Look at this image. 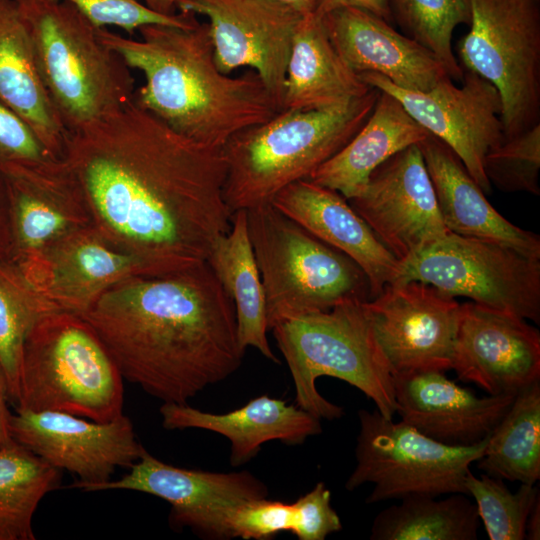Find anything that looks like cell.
<instances>
[{
	"label": "cell",
	"mask_w": 540,
	"mask_h": 540,
	"mask_svg": "<svg viewBox=\"0 0 540 540\" xmlns=\"http://www.w3.org/2000/svg\"><path fill=\"white\" fill-rule=\"evenodd\" d=\"M136 275L150 274L92 224L51 247L27 280L60 310L81 315L109 288Z\"/></svg>",
	"instance_id": "obj_22"
},
{
	"label": "cell",
	"mask_w": 540,
	"mask_h": 540,
	"mask_svg": "<svg viewBox=\"0 0 540 540\" xmlns=\"http://www.w3.org/2000/svg\"><path fill=\"white\" fill-rule=\"evenodd\" d=\"M340 7L360 8L373 13L388 23L393 21L388 0H318L315 14L322 17L331 10Z\"/></svg>",
	"instance_id": "obj_41"
},
{
	"label": "cell",
	"mask_w": 540,
	"mask_h": 540,
	"mask_svg": "<svg viewBox=\"0 0 540 540\" xmlns=\"http://www.w3.org/2000/svg\"><path fill=\"white\" fill-rule=\"evenodd\" d=\"M8 403H10L8 380L0 360V446L14 441L9 429L11 412Z\"/></svg>",
	"instance_id": "obj_43"
},
{
	"label": "cell",
	"mask_w": 540,
	"mask_h": 540,
	"mask_svg": "<svg viewBox=\"0 0 540 540\" xmlns=\"http://www.w3.org/2000/svg\"><path fill=\"white\" fill-rule=\"evenodd\" d=\"M12 253L11 208L6 177L0 172V261H10Z\"/></svg>",
	"instance_id": "obj_42"
},
{
	"label": "cell",
	"mask_w": 540,
	"mask_h": 540,
	"mask_svg": "<svg viewBox=\"0 0 540 540\" xmlns=\"http://www.w3.org/2000/svg\"><path fill=\"white\" fill-rule=\"evenodd\" d=\"M468 495L474 498L479 519L490 540H523L530 511L540 499L537 486L520 484L512 493L500 478L470 471L465 479Z\"/></svg>",
	"instance_id": "obj_35"
},
{
	"label": "cell",
	"mask_w": 540,
	"mask_h": 540,
	"mask_svg": "<svg viewBox=\"0 0 540 540\" xmlns=\"http://www.w3.org/2000/svg\"><path fill=\"white\" fill-rule=\"evenodd\" d=\"M288 5L303 15L315 13L318 0H271Z\"/></svg>",
	"instance_id": "obj_46"
},
{
	"label": "cell",
	"mask_w": 540,
	"mask_h": 540,
	"mask_svg": "<svg viewBox=\"0 0 540 540\" xmlns=\"http://www.w3.org/2000/svg\"><path fill=\"white\" fill-rule=\"evenodd\" d=\"M140 39L100 27V39L144 76L134 102L179 134L222 148L236 133L280 112L259 75L221 72L208 23L147 24Z\"/></svg>",
	"instance_id": "obj_3"
},
{
	"label": "cell",
	"mask_w": 540,
	"mask_h": 540,
	"mask_svg": "<svg viewBox=\"0 0 540 540\" xmlns=\"http://www.w3.org/2000/svg\"><path fill=\"white\" fill-rule=\"evenodd\" d=\"M150 10L165 16H172L178 13V0H142Z\"/></svg>",
	"instance_id": "obj_45"
},
{
	"label": "cell",
	"mask_w": 540,
	"mask_h": 540,
	"mask_svg": "<svg viewBox=\"0 0 540 540\" xmlns=\"http://www.w3.org/2000/svg\"><path fill=\"white\" fill-rule=\"evenodd\" d=\"M206 262L233 301L242 348L253 347L266 359L280 363L267 339L265 296L246 210L232 213L230 229L214 242Z\"/></svg>",
	"instance_id": "obj_29"
},
{
	"label": "cell",
	"mask_w": 540,
	"mask_h": 540,
	"mask_svg": "<svg viewBox=\"0 0 540 540\" xmlns=\"http://www.w3.org/2000/svg\"><path fill=\"white\" fill-rule=\"evenodd\" d=\"M296 512L293 503L254 499L239 504L228 517L232 538L270 540L281 532H293Z\"/></svg>",
	"instance_id": "obj_39"
},
{
	"label": "cell",
	"mask_w": 540,
	"mask_h": 540,
	"mask_svg": "<svg viewBox=\"0 0 540 540\" xmlns=\"http://www.w3.org/2000/svg\"><path fill=\"white\" fill-rule=\"evenodd\" d=\"M124 380L163 403L185 404L241 366L232 299L205 261L162 275H136L83 314Z\"/></svg>",
	"instance_id": "obj_2"
},
{
	"label": "cell",
	"mask_w": 540,
	"mask_h": 540,
	"mask_svg": "<svg viewBox=\"0 0 540 540\" xmlns=\"http://www.w3.org/2000/svg\"><path fill=\"white\" fill-rule=\"evenodd\" d=\"M428 134L394 96L379 91L365 123L309 180L349 200L360 193L378 166L406 147L418 144Z\"/></svg>",
	"instance_id": "obj_26"
},
{
	"label": "cell",
	"mask_w": 540,
	"mask_h": 540,
	"mask_svg": "<svg viewBox=\"0 0 540 540\" xmlns=\"http://www.w3.org/2000/svg\"><path fill=\"white\" fill-rule=\"evenodd\" d=\"M444 499L413 495L382 510L374 519L372 540H476L477 508L463 493Z\"/></svg>",
	"instance_id": "obj_30"
},
{
	"label": "cell",
	"mask_w": 540,
	"mask_h": 540,
	"mask_svg": "<svg viewBox=\"0 0 540 540\" xmlns=\"http://www.w3.org/2000/svg\"><path fill=\"white\" fill-rule=\"evenodd\" d=\"M528 540L540 539V499L535 503L530 511L526 525H525V538Z\"/></svg>",
	"instance_id": "obj_44"
},
{
	"label": "cell",
	"mask_w": 540,
	"mask_h": 540,
	"mask_svg": "<svg viewBox=\"0 0 540 540\" xmlns=\"http://www.w3.org/2000/svg\"><path fill=\"white\" fill-rule=\"evenodd\" d=\"M392 20L406 36L431 51L452 80L461 81L464 70L452 50V35L460 24H470L469 0H388Z\"/></svg>",
	"instance_id": "obj_34"
},
{
	"label": "cell",
	"mask_w": 540,
	"mask_h": 540,
	"mask_svg": "<svg viewBox=\"0 0 540 540\" xmlns=\"http://www.w3.org/2000/svg\"><path fill=\"white\" fill-rule=\"evenodd\" d=\"M0 102L23 119L53 155L63 159L68 133L42 81L16 0H0Z\"/></svg>",
	"instance_id": "obj_27"
},
{
	"label": "cell",
	"mask_w": 540,
	"mask_h": 540,
	"mask_svg": "<svg viewBox=\"0 0 540 540\" xmlns=\"http://www.w3.org/2000/svg\"><path fill=\"white\" fill-rule=\"evenodd\" d=\"M177 10L205 16L219 70H254L282 110L292 41L303 14L271 0H178Z\"/></svg>",
	"instance_id": "obj_15"
},
{
	"label": "cell",
	"mask_w": 540,
	"mask_h": 540,
	"mask_svg": "<svg viewBox=\"0 0 540 540\" xmlns=\"http://www.w3.org/2000/svg\"><path fill=\"white\" fill-rule=\"evenodd\" d=\"M359 76L394 96L421 127L455 152L485 194L491 192L484 157L505 139L501 98L494 85L469 70H464L460 86L447 79L426 92L400 88L376 73Z\"/></svg>",
	"instance_id": "obj_13"
},
{
	"label": "cell",
	"mask_w": 540,
	"mask_h": 540,
	"mask_svg": "<svg viewBox=\"0 0 540 540\" xmlns=\"http://www.w3.org/2000/svg\"><path fill=\"white\" fill-rule=\"evenodd\" d=\"M460 305L432 285H387L363 302L374 338L393 376L452 369Z\"/></svg>",
	"instance_id": "obj_14"
},
{
	"label": "cell",
	"mask_w": 540,
	"mask_h": 540,
	"mask_svg": "<svg viewBox=\"0 0 540 540\" xmlns=\"http://www.w3.org/2000/svg\"><path fill=\"white\" fill-rule=\"evenodd\" d=\"M379 90L319 110H282L248 127L222 147L227 163L224 200L231 214L270 203L286 186L333 157L371 114Z\"/></svg>",
	"instance_id": "obj_5"
},
{
	"label": "cell",
	"mask_w": 540,
	"mask_h": 540,
	"mask_svg": "<svg viewBox=\"0 0 540 540\" xmlns=\"http://www.w3.org/2000/svg\"><path fill=\"white\" fill-rule=\"evenodd\" d=\"M60 310L44 297L10 261H0V360L6 372L9 400L19 390L24 341L46 314Z\"/></svg>",
	"instance_id": "obj_33"
},
{
	"label": "cell",
	"mask_w": 540,
	"mask_h": 540,
	"mask_svg": "<svg viewBox=\"0 0 540 540\" xmlns=\"http://www.w3.org/2000/svg\"><path fill=\"white\" fill-rule=\"evenodd\" d=\"M408 281L540 322V258L498 241L448 232L400 261L393 283Z\"/></svg>",
	"instance_id": "obj_11"
},
{
	"label": "cell",
	"mask_w": 540,
	"mask_h": 540,
	"mask_svg": "<svg viewBox=\"0 0 540 540\" xmlns=\"http://www.w3.org/2000/svg\"><path fill=\"white\" fill-rule=\"evenodd\" d=\"M270 203L357 263L368 278L370 300L395 281L400 261L339 192L304 179L283 188Z\"/></svg>",
	"instance_id": "obj_23"
},
{
	"label": "cell",
	"mask_w": 540,
	"mask_h": 540,
	"mask_svg": "<svg viewBox=\"0 0 540 540\" xmlns=\"http://www.w3.org/2000/svg\"><path fill=\"white\" fill-rule=\"evenodd\" d=\"M393 384L401 421L449 446L469 447L486 440L515 397H478L440 370L395 375Z\"/></svg>",
	"instance_id": "obj_19"
},
{
	"label": "cell",
	"mask_w": 540,
	"mask_h": 540,
	"mask_svg": "<svg viewBox=\"0 0 540 540\" xmlns=\"http://www.w3.org/2000/svg\"><path fill=\"white\" fill-rule=\"evenodd\" d=\"M483 169L490 184L501 191L539 195L540 123L490 149Z\"/></svg>",
	"instance_id": "obj_36"
},
{
	"label": "cell",
	"mask_w": 540,
	"mask_h": 540,
	"mask_svg": "<svg viewBox=\"0 0 540 540\" xmlns=\"http://www.w3.org/2000/svg\"><path fill=\"white\" fill-rule=\"evenodd\" d=\"M38 69L67 133L94 125L134 100L124 60L77 8L60 0H16Z\"/></svg>",
	"instance_id": "obj_4"
},
{
	"label": "cell",
	"mask_w": 540,
	"mask_h": 540,
	"mask_svg": "<svg viewBox=\"0 0 540 540\" xmlns=\"http://www.w3.org/2000/svg\"><path fill=\"white\" fill-rule=\"evenodd\" d=\"M162 426L168 430L202 429L220 434L230 442L231 466L254 458L263 444L281 441L302 444L322 432L321 419L285 400L262 395L228 413L216 414L165 402L160 407Z\"/></svg>",
	"instance_id": "obj_24"
},
{
	"label": "cell",
	"mask_w": 540,
	"mask_h": 540,
	"mask_svg": "<svg viewBox=\"0 0 540 540\" xmlns=\"http://www.w3.org/2000/svg\"><path fill=\"white\" fill-rule=\"evenodd\" d=\"M418 145L448 231L498 241L524 255L540 258L539 236L504 218L448 145L431 134Z\"/></svg>",
	"instance_id": "obj_25"
},
{
	"label": "cell",
	"mask_w": 540,
	"mask_h": 540,
	"mask_svg": "<svg viewBox=\"0 0 540 540\" xmlns=\"http://www.w3.org/2000/svg\"><path fill=\"white\" fill-rule=\"evenodd\" d=\"M117 480L75 481L85 492L130 490L156 496L170 504L172 528H189L209 540L231 539L228 517L239 504L268 496V487L249 471L211 472L162 462L147 450Z\"/></svg>",
	"instance_id": "obj_12"
},
{
	"label": "cell",
	"mask_w": 540,
	"mask_h": 540,
	"mask_svg": "<svg viewBox=\"0 0 540 540\" xmlns=\"http://www.w3.org/2000/svg\"><path fill=\"white\" fill-rule=\"evenodd\" d=\"M290 370L295 405L319 419L344 415L343 407L323 397L316 380L340 379L363 392L387 419L397 410L393 375L367 318L363 302L283 321L271 329Z\"/></svg>",
	"instance_id": "obj_6"
},
{
	"label": "cell",
	"mask_w": 540,
	"mask_h": 540,
	"mask_svg": "<svg viewBox=\"0 0 540 540\" xmlns=\"http://www.w3.org/2000/svg\"><path fill=\"white\" fill-rule=\"evenodd\" d=\"M31 127L0 102V172L8 178L27 177L59 164Z\"/></svg>",
	"instance_id": "obj_37"
},
{
	"label": "cell",
	"mask_w": 540,
	"mask_h": 540,
	"mask_svg": "<svg viewBox=\"0 0 540 540\" xmlns=\"http://www.w3.org/2000/svg\"><path fill=\"white\" fill-rule=\"evenodd\" d=\"M77 8L97 27L116 26L132 36L147 24H165L190 28L200 23L197 15L179 11L165 16L146 7L139 0H60Z\"/></svg>",
	"instance_id": "obj_38"
},
{
	"label": "cell",
	"mask_w": 540,
	"mask_h": 540,
	"mask_svg": "<svg viewBox=\"0 0 540 540\" xmlns=\"http://www.w3.org/2000/svg\"><path fill=\"white\" fill-rule=\"evenodd\" d=\"M296 512L292 532L299 540H324L342 530L337 512L331 506V492L324 482H318L308 493L293 502Z\"/></svg>",
	"instance_id": "obj_40"
},
{
	"label": "cell",
	"mask_w": 540,
	"mask_h": 540,
	"mask_svg": "<svg viewBox=\"0 0 540 540\" xmlns=\"http://www.w3.org/2000/svg\"><path fill=\"white\" fill-rule=\"evenodd\" d=\"M469 32L458 43L463 70L497 89L505 138L539 123V0H469Z\"/></svg>",
	"instance_id": "obj_9"
},
{
	"label": "cell",
	"mask_w": 540,
	"mask_h": 540,
	"mask_svg": "<svg viewBox=\"0 0 540 540\" xmlns=\"http://www.w3.org/2000/svg\"><path fill=\"white\" fill-rule=\"evenodd\" d=\"M124 379L90 324L55 310L28 333L15 409L63 412L96 422L123 414Z\"/></svg>",
	"instance_id": "obj_7"
},
{
	"label": "cell",
	"mask_w": 540,
	"mask_h": 540,
	"mask_svg": "<svg viewBox=\"0 0 540 540\" xmlns=\"http://www.w3.org/2000/svg\"><path fill=\"white\" fill-rule=\"evenodd\" d=\"M63 160L96 229L150 275L205 262L230 229L222 148L179 134L134 100L68 133Z\"/></svg>",
	"instance_id": "obj_1"
},
{
	"label": "cell",
	"mask_w": 540,
	"mask_h": 540,
	"mask_svg": "<svg viewBox=\"0 0 540 540\" xmlns=\"http://www.w3.org/2000/svg\"><path fill=\"white\" fill-rule=\"evenodd\" d=\"M268 330L347 301L370 300L369 281L350 257L326 244L271 203L246 210Z\"/></svg>",
	"instance_id": "obj_8"
},
{
	"label": "cell",
	"mask_w": 540,
	"mask_h": 540,
	"mask_svg": "<svg viewBox=\"0 0 540 540\" xmlns=\"http://www.w3.org/2000/svg\"><path fill=\"white\" fill-rule=\"evenodd\" d=\"M358 418L356 466L345 483L348 491L372 484L367 504L413 495H468L466 476L483 456L489 437L474 446H449L377 409H360Z\"/></svg>",
	"instance_id": "obj_10"
},
{
	"label": "cell",
	"mask_w": 540,
	"mask_h": 540,
	"mask_svg": "<svg viewBox=\"0 0 540 540\" xmlns=\"http://www.w3.org/2000/svg\"><path fill=\"white\" fill-rule=\"evenodd\" d=\"M476 462L502 480L534 485L540 479V380L515 395Z\"/></svg>",
	"instance_id": "obj_31"
},
{
	"label": "cell",
	"mask_w": 540,
	"mask_h": 540,
	"mask_svg": "<svg viewBox=\"0 0 540 540\" xmlns=\"http://www.w3.org/2000/svg\"><path fill=\"white\" fill-rule=\"evenodd\" d=\"M12 262L27 279L45 253L69 234L93 224L84 195L64 160L27 177H6Z\"/></svg>",
	"instance_id": "obj_21"
},
{
	"label": "cell",
	"mask_w": 540,
	"mask_h": 540,
	"mask_svg": "<svg viewBox=\"0 0 540 540\" xmlns=\"http://www.w3.org/2000/svg\"><path fill=\"white\" fill-rule=\"evenodd\" d=\"M9 429L16 442L82 483L108 481L118 467H131L146 451L124 413L96 422L63 412L15 409Z\"/></svg>",
	"instance_id": "obj_17"
},
{
	"label": "cell",
	"mask_w": 540,
	"mask_h": 540,
	"mask_svg": "<svg viewBox=\"0 0 540 540\" xmlns=\"http://www.w3.org/2000/svg\"><path fill=\"white\" fill-rule=\"evenodd\" d=\"M347 201L399 261L450 232L418 144L378 166Z\"/></svg>",
	"instance_id": "obj_16"
},
{
	"label": "cell",
	"mask_w": 540,
	"mask_h": 540,
	"mask_svg": "<svg viewBox=\"0 0 540 540\" xmlns=\"http://www.w3.org/2000/svg\"><path fill=\"white\" fill-rule=\"evenodd\" d=\"M371 89L337 53L322 17L304 15L292 41L282 110L330 108L363 97Z\"/></svg>",
	"instance_id": "obj_28"
},
{
	"label": "cell",
	"mask_w": 540,
	"mask_h": 540,
	"mask_svg": "<svg viewBox=\"0 0 540 540\" xmlns=\"http://www.w3.org/2000/svg\"><path fill=\"white\" fill-rule=\"evenodd\" d=\"M61 480V470L15 440L0 446V540H35L34 513Z\"/></svg>",
	"instance_id": "obj_32"
},
{
	"label": "cell",
	"mask_w": 540,
	"mask_h": 540,
	"mask_svg": "<svg viewBox=\"0 0 540 540\" xmlns=\"http://www.w3.org/2000/svg\"><path fill=\"white\" fill-rule=\"evenodd\" d=\"M452 370L490 395H516L540 380V333L515 315L461 304Z\"/></svg>",
	"instance_id": "obj_18"
},
{
	"label": "cell",
	"mask_w": 540,
	"mask_h": 540,
	"mask_svg": "<svg viewBox=\"0 0 540 540\" xmlns=\"http://www.w3.org/2000/svg\"><path fill=\"white\" fill-rule=\"evenodd\" d=\"M322 21L335 50L358 75L376 73L400 88L420 92L451 79L431 51L371 12L340 7Z\"/></svg>",
	"instance_id": "obj_20"
}]
</instances>
